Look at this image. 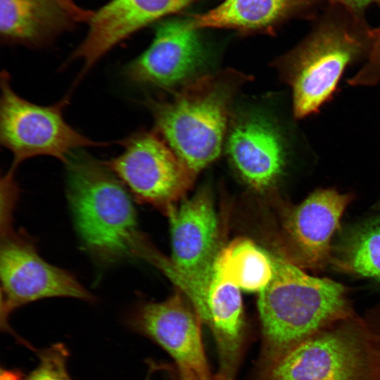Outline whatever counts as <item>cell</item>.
Segmentation results:
<instances>
[{"mask_svg":"<svg viewBox=\"0 0 380 380\" xmlns=\"http://www.w3.org/2000/svg\"><path fill=\"white\" fill-rule=\"evenodd\" d=\"M68 99L49 106L30 102L14 91L8 72H1L0 142L13 156L12 167L42 156L65 163L76 151L108 145L91 140L65 121L63 111Z\"/></svg>","mask_w":380,"mask_h":380,"instance_id":"8992f818","label":"cell"},{"mask_svg":"<svg viewBox=\"0 0 380 380\" xmlns=\"http://www.w3.org/2000/svg\"><path fill=\"white\" fill-rule=\"evenodd\" d=\"M224 142L234 167L257 190L275 184L292 155L289 137L283 129L257 113H243L229 122Z\"/></svg>","mask_w":380,"mask_h":380,"instance_id":"30bf717a","label":"cell"},{"mask_svg":"<svg viewBox=\"0 0 380 380\" xmlns=\"http://www.w3.org/2000/svg\"><path fill=\"white\" fill-rule=\"evenodd\" d=\"M196 0H110L93 12L84 39L72 53L85 74L108 51L144 27Z\"/></svg>","mask_w":380,"mask_h":380,"instance_id":"5bb4252c","label":"cell"},{"mask_svg":"<svg viewBox=\"0 0 380 380\" xmlns=\"http://www.w3.org/2000/svg\"><path fill=\"white\" fill-rule=\"evenodd\" d=\"M266 367L265 380H376L366 328L355 315L299 342Z\"/></svg>","mask_w":380,"mask_h":380,"instance_id":"5b68a950","label":"cell"},{"mask_svg":"<svg viewBox=\"0 0 380 380\" xmlns=\"http://www.w3.org/2000/svg\"><path fill=\"white\" fill-rule=\"evenodd\" d=\"M186 296L176 293L166 300L139 307L131 327L164 348L179 370L209 374L201 337L200 317Z\"/></svg>","mask_w":380,"mask_h":380,"instance_id":"4fadbf2b","label":"cell"},{"mask_svg":"<svg viewBox=\"0 0 380 380\" xmlns=\"http://www.w3.org/2000/svg\"><path fill=\"white\" fill-rule=\"evenodd\" d=\"M39 364L24 380H72L68 371V351L56 343L38 351Z\"/></svg>","mask_w":380,"mask_h":380,"instance_id":"d6986e66","label":"cell"},{"mask_svg":"<svg viewBox=\"0 0 380 380\" xmlns=\"http://www.w3.org/2000/svg\"><path fill=\"white\" fill-rule=\"evenodd\" d=\"M317 0H224L215 8L190 17L194 27L241 32L270 31L291 18L311 17Z\"/></svg>","mask_w":380,"mask_h":380,"instance_id":"2e32d148","label":"cell"},{"mask_svg":"<svg viewBox=\"0 0 380 380\" xmlns=\"http://www.w3.org/2000/svg\"><path fill=\"white\" fill-rule=\"evenodd\" d=\"M380 4V2H379ZM380 82V26L375 29L371 53L360 70L347 83L353 87L374 86Z\"/></svg>","mask_w":380,"mask_h":380,"instance_id":"ffe728a7","label":"cell"},{"mask_svg":"<svg viewBox=\"0 0 380 380\" xmlns=\"http://www.w3.org/2000/svg\"><path fill=\"white\" fill-rule=\"evenodd\" d=\"M213 274L240 289L260 291L273 274L272 255L251 239L237 238L220 250Z\"/></svg>","mask_w":380,"mask_h":380,"instance_id":"e0dca14e","label":"cell"},{"mask_svg":"<svg viewBox=\"0 0 380 380\" xmlns=\"http://www.w3.org/2000/svg\"><path fill=\"white\" fill-rule=\"evenodd\" d=\"M94 11L74 0H0V35L10 44L39 48L81 23Z\"/></svg>","mask_w":380,"mask_h":380,"instance_id":"9a60e30c","label":"cell"},{"mask_svg":"<svg viewBox=\"0 0 380 380\" xmlns=\"http://www.w3.org/2000/svg\"><path fill=\"white\" fill-rule=\"evenodd\" d=\"M336 259L343 270L380 281V210L348 233Z\"/></svg>","mask_w":380,"mask_h":380,"instance_id":"ac0fdd59","label":"cell"},{"mask_svg":"<svg viewBox=\"0 0 380 380\" xmlns=\"http://www.w3.org/2000/svg\"><path fill=\"white\" fill-rule=\"evenodd\" d=\"M0 275L1 328L13 334L8 318L15 309L42 298L68 297L91 301L94 297L67 271L43 260L34 245L15 233L10 222L1 223Z\"/></svg>","mask_w":380,"mask_h":380,"instance_id":"9c48e42d","label":"cell"},{"mask_svg":"<svg viewBox=\"0 0 380 380\" xmlns=\"http://www.w3.org/2000/svg\"><path fill=\"white\" fill-rule=\"evenodd\" d=\"M324 1V0H317ZM329 4L341 6L357 15H363L365 9L372 3H379L380 0H324Z\"/></svg>","mask_w":380,"mask_h":380,"instance_id":"7402d4cb","label":"cell"},{"mask_svg":"<svg viewBox=\"0 0 380 380\" xmlns=\"http://www.w3.org/2000/svg\"><path fill=\"white\" fill-rule=\"evenodd\" d=\"M65 164L68 202L87 249L104 263L141 256L147 242L138 231L125 185L104 161L83 149L72 153Z\"/></svg>","mask_w":380,"mask_h":380,"instance_id":"7a4b0ae2","label":"cell"},{"mask_svg":"<svg viewBox=\"0 0 380 380\" xmlns=\"http://www.w3.org/2000/svg\"><path fill=\"white\" fill-rule=\"evenodd\" d=\"M123 150L104 161L139 203L167 214L196 175L156 132L140 131L119 141Z\"/></svg>","mask_w":380,"mask_h":380,"instance_id":"ba28073f","label":"cell"},{"mask_svg":"<svg viewBox=\"0 0 380 380\" xmlns=\"http://www.w3.org/2000/svg\"><path fill=\"white\" fill-rule=\"evenodd\" d=\"M351 199L334 189H318L289 208L282 223L286 259L302 269L322 267L330 258L332 237Z\"/></svg>","mask_w":380,"mask_h":380,"instance_id":"7c38bea8","label":"cell"},{"mask_svg":"<svg viewBox=\"0 0 380 380\" xmlns=\"http://www.w3.org/2000/svg\"><path fill=\"white\" fill-rule=\"evenodd\" d=\"M179 380H227L222 376L218 374L212 376L210 374H199L197 372L179 370Z\"/></svg>","mask_w":380,"mask_h":380,"instance_id":"603a6c76","label":"cell"},{"mask_svg":"<svg viewBox=\"0 0 380 380\" xmlns=\"http://www.w3.org/2000/svg\"><path fill=\"white\" fill-rule=\"evenodd\" d=\"M248 77L234 70L192 78L168 99H146L156 131L196 175L220 155L232 102Z\"/></svg>","mask_w":380,"mask_h":380,"instance_id":"277c9868","label":"cell"},{"mask_svg":"<svg viewBox=\"0 0 380 380\" xmlns=\"http://www.w3.org/2000/svg\"><path fill=\"white\" fill-rule=\"evenodd\" d=\"M369 344L375 379L380 380V306L362 319Z\"/></svg>","mask_w":380,"mask_h":380,"instance_id":"44dd1931","label":"cell"},{"mask_svg":"<svg viewBox=\"0 0 380 380\" xmlns=\"http://www.w3.org/2000/svg\"><path fill=\"white\" fill-rule=\"evenodd\" d=\"M170 222L172 261H154L189 300L199 296L213 276L218 251V222L211 195L203 189L172 206Z\"/></svg>","mask_w":380,"mask_h":380,"instance_id":"52a82bcc","label":"cell"},{"mask_svg":"<svg viewBox=\"0 0 380 380\" xmlns=\"http://www.w3.org/2000/svg\"><path fill=\"white\" fill-rule=\"evenodd\" d=\"M375 39L363 15L329 4L310 33L275 61L291 89L296 120L319 112L337 91L345 70L367 61Z\"/></svg>","mask_w":380,"mask_h":380,"instance_id":"6da1fadb","label":"cell"},{"mask_svg":"<svg viewBox=\"0 0 380 380\" xmlns=\"http://www.w3.org/2000/svg\"><path fill=\"white\" fill-rule=\"evenodd\" d=\"M191 18L160 22L151 45L124 68L130 82L171 89L191 80L203 62L204 50Z\"/></svg>","mask_w":380,"mask_h":380,"instance_id":"8fae6325","label":"cell"},{"mask_svg":"<svg viewBox=\"0 0 380 380\" xmlns=\"http://www.w3.org/2000/svg\"><path fill=\"white\" fill-rule=\"evenodd\" d=\"M272 258L273 274L258 298L266 366L299 342L355 315L343 285L310 275L284 257Z\"/></svg>","mask_w":380,"mask_h":380,"instance_id":"3957f363","label":"cell"}]
</instances>
